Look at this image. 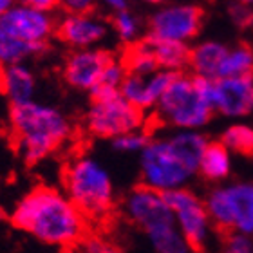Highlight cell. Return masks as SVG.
Listing matches in <instances>:
<instances>
[{"label":"cell","mask_w":253,"mask_h":253,"mask_svg":"<svg viewBox=\"0 0 253 253\" xmlns=\"http://www.w3.org/2000/svg\"><path fill=\"white\" fill-rule=\"evenodd\" d=\"M11 224L49 246L73 248L87 233V217L63 190L35 186L16 201Z\"/></svg>","instance_id":"obj_1"},{"label":"cell","mask_w":253,"mask_h":253,"mask_svg":"<svg viewBox=\"0 0 253 253\" xmlns=\"http://www.w3.org/2000/svg\"><path fill=\"white\" fill-rule=\"evenodd\" d=\"M208 141L203 132L192 130H169L152 136L137 156L139 185L159 194L190 188L197 177L201 156Z\"/></svg>","instance_id":"obj_2"},{"label":"cell","mask_w":253,"mask_h":253,"mask_svg":"<svg viewBox=\"0 0 253 253\" xmlns=\"http://www.w3.org/2000/svg\"><path fill=\"white\" fill-rule=\"evenodd\" d=\"M9 125L16 148L27 165L47 159L73 136V123L65 112L37 100L9 105Z\"/></svg>","instance_id":"obj_3"},{"label":"cell","mask_w":253,"mask_h":253,"mask_svg":"<svg viewBox=\"0 0 253 253\" xmlns=\"http://www.w3.org/2000/svg\"><path fill=\"white\" fill-rule=\"evenodd\" d=\"M210 84L211 80L190 73H177L154 107V120L169 130L203 132L213 118Z\"/></svg>","instance_id":"obj_4"},{"label":"cell","mask_w":253,"mask_h":253,"mask_svg":"<svg viewBox=\"0 0 253 253\" xmlns=\"http://www.w3.org/2000/svg\"><path fill=\"white\" fill-rule=\"evenodd\" d=\"M62 185L63 194L87 219H101L114 208V177L105 163L90 154H80L63 167Z\"/></svg>","instance_id":"obj_5"},{"label":"cell","mask_w":253,"mask_h":253,"mask_svg":"<svg viewBox=\"0 0 253 253\" xmlns=\"http://www.w3.org/2000/svg\"><path fill=\"white\" fill-rule=\"evenodd\" d=\"M89 98L84 125L92 137L112 141L114 137L141 130L147 125V114L130 105L120 94V89L98 85L89 92Z\"/></svg>","instance_id":"obj_6"},{"label":"cell","mask_w":253,"mask_h":253,"mask_svg":"<svg viewBox=\"0 0 253 253\" xmlns=\"http://www.w3.org/2000/svg\"><path fill=\"white\" fill-rule=\"evenodd\" d=\"M217 232L253 237V181H226L203 197Z\"/></svg>","instance_id":"obj_7"},{"label":"cell","mask_w":253,"mask_h":253,"mask_svg":"<svg viewBox=\"0 0 253 253\" xmlns=\"http://www.w3.org/2000/svg\"><path fill=\"white\" fill-rule=\"evenodd\" d=\"M205 26V9L190 2L161 4L147 16L145 38L159 42L190 43L199 37Z\"/></svg>","instance_id":"obj_8"},{"label":"cell","mask_w":253,"mask_h":253,"mask_svg":"<svg viewBox=\"0 0 253 253\" xmlns=\"http://www.w3.org/2000/svg\"><path fill=\"white\" fill-rule=\"evenodd\" d=\"M181 235L195 253L206 252L215 243L217 230L211 222L205 199L192 188H181L163 194Z\"/></svg>","instance_id":"obj_9"},{"label":"cell","mask_w":253,"mask_h":253,"mask_svg":"<svg viewBox=\"0 0 253 253\" xmlns=\"http://www.w3.org/2000/svg\"><path fill=\"white\" fill-rule=\"evenodd\" d=\"M0 26L18 42L47 49L56 29V18L51 13L35 9L29 2H15L0 18Z\"/></svg>","instance_id":"obj_10"},{"label":"cell","mask_w":253,"mask_h":253,"mask_svg":"<svg viewBox=\"0 0 253 253\" xmlns=\"http://www.w3.org/2000/svg\"><path fill=\"white\" fill-rule=\"evenodd\" d=\"M116 56L118 54L103 47L71 51L62 67L63 82L76 90L90 92L100 85L103 71Z\"/></svg>","instance_id":"obj_11"},{"label":"cell","mask_w":253,"mask_h":253,"mask_svg":"<svg viewBox=\"0 0 253 253\" xmlns=\"http://www.w3.org/2000/svg\"><path fill=\"white\" fill-rule=\"evenodd\" d=\"M210 105L213 114L243 120L253 112V76L211 80Z\"/></svg>","instance_id":"obj_12"},{"label":"cell","mask_w":253,"mask_h":253,"mask_svg":"<svg viewBox=\"0 0 253 253\" xmlns=\"http://www.w3.org/2000/svg\"><path fill=\"white\" fill-rule=\"evenodd\" d=\"M111 33V24L100 15H65L56 20L54 35L73 51L100 47Z\"/></svg>","instance_id":"obj_13"},{"label":"cell","mask_w":253,"mask_h":253,"mask_svg":"<svg viewBox=\"0 0 253 253\" xmlns=\"http://www.w3.org/2000/svg\"><path fill=\"white\" fill-rule=\"evenodd\" d=\"M123 213L126 221L137 230H143L158 221L172 219V211L167 205L165 195L143 185H137L126 192L123 197Z\"/></svg>","instance_id":"obj_14"},{"label":"cell","mask_w":253,"mask_h":253,"mask_svg":"<svg viewBox=\"0 0 253 253\" xmlns=\"http://www.w3.org/2000/svg\"><path fill=\"white\" fill-rule=\"evenodd\" d=\"M175 78V73L169 71H156L150 76H136L126 74L123 84L120 85V94L125 98L130 105L139 109L141 112H152L154 107L158 105L159 98L169 89L172 80Z\"/></svg>","instance_id":"obj_15"},{"label":"cell","mask_w":253,"mask_h":253,"mask_svg":"<svg viewBox=\"0 0 253 253\" xmlns=\"http://www.w3.org/2000/svg\"><path fill=\"white\" fill-rule=\"evenodd\" d=\"M230 43L219 38H205L190 45V74L206 80H217Z\"/></svg>","instance_id":"obj_16"},{"label":"cell","mask_w":253,"mask_h":253,"mask_svg":"<svg viewBox=\"0 0 253 253\" xmlns=\"http://www.w3.org/2000/svg\"><path fill=\"white\" fill-rule=\"evenodd\" d=\"M0 90L9 100V105L33 101L37 92V76L24 62L0 67Z\"/></svg>","instance_id":"obj_17"},{"label":"cell","mask_w":253,"mask_h":253,"mask_svg":"<svg viewBox=\"0 0 253 253\" xmlns=\"http://www.w3.org/2000/svg\"><path fill=\"white\" fill-rule=\"evenodd\" d=\"M152 253H195L172 219L158 221L141 230Z\"/></svg>","instance_id":"obj_18"},{"label":"cell","mask_w":253,"mask_h":253,"mask_svg":"<svg viewBox=\"0 0 253 253\" xmlns=\"http://www.w3.org/2000/svg\"><path fill=\"white\" fill-rule=\"evenodd\" d=\"M233 170V156L228 152V148L219 141H208V145L203 150L199 161V175L201 179L211 185L226 183Z\"/></svg>","instance_id":"obj_19"},{"label":"cell","mask_w":253,"mask_h":253,"mask_svg":"<svg viewBox=\"0 0 253 253\" xmlns=\"http://www.w3.org/2000/svg\"><path fill=\"white\" fill-rule=\"evenodd\" d=\"M148 43L152 45L154 56L161 71L175 74L186 73L190 62V45L179 42H159V40H148Z\"/></svg>","instance_id":"obj_20"},{"label":"cell","mask_w":253,"mask_h":253,"mask_svg":"<svg viewBox=\"0 0 253 253\" xmlns=\"http://www.w3.org/2000/svg\"><path fill=\"white\" fill-rule=\"evenodd\" d=\"M122 62L125 65L126 73L136 74V76H150L156 71H159L152 45L145 38L126 47L125 54L122 56Z\"/></svg>","instance_id":"obj_21"},{"label":"cell","mask_w":253,"mask_h":253,"mask_svg":"<svg viewBox=\"0 0 253 253\" xmlns=\"http://www.w3.org/2000/svg\"><path fill=\"white\" fill-rule=\"evenodd\" d=\"M237 76H253V47L246 42L230 43L228 54L219 73V78H237Z\"/></svg>","instance_id":"obj_22"},{"label":"cell","mask_w":253,"mask_h":253,"mask_svg":"<svg viewBox=\"0 0 253 253\" xmlns=\"http://www.w3.org/2000/svg\"><path fill=\"white\" fill-rule=\"evenodd\" d=\"M217 141L224 145L232 156H253V126L248 123H230L221 130Z\"/></svg>","instance_id":"obj_23"},{"label":"cell","mask_w":253,"mask_h":253,"mask_svg":"<svg viewBox=\"0 0 253 253\" xmlns=\"http://www.w3.org/2000/svg\"><path fill=\"white\" fill-rule=\"evenodd\" d=\"M111 29L114 31L118 40L122 43H125L126 47L145 38V35H143L145 33V22L141 20V16L137 15L136 11L132 9H126L122 11V13L112 15Z\"/></svg>","instance_id":"obj_24"},{"label":"cell","mask_w":253,"mask_h":253,"mask_svg":"<svg viewBox=\"0 0 253 253\" xmlns=\"http://www.w3.org/2000/svg\"><path fill=\"white\" fill-rule=\"evenodd\" d=\"M47 49L43 47H33L27 43H22L18 40L11 37L9 33H5L0 26V67L5 65H13V63H22L26 62L31 56H38V54L45 53Z\"/></svg>","instance_id":"obj_25"},{"label":"cell","mask_w":253,"mask_h":253,"mask_svg":"<svg viewBox=\"0 0 253 253\" xmlns=\"http://www.w3.org/2000/svg\"><path fill=\"white\" fill-rule=\"evenodd\" d=\"M150 134L147 132V128L134 132H126L123 136L114 137L111 141V147L114 152L118 154H128V156H139L145 150V147L150 141Z\"/></svg>","instance_id":"obj_26"},{"label":"cell","mask_w":253,"mask_h":253,"mask_svg":"<svg viewBox=\"0 0 253 253\" xmlns=\"http://www.w3.org/2000/svg\"><path fill=\"white\" fill-rule=\"evenodd\" d=\"M226 13L230 16V22L241 31L253 27V4L250 2H230Z\"/></svg>","instance_id":"obj_27"},{"label":"cell","mask_w":253,"mask_h":253,"mask_svg":"<svg viewBox=\"0 0 253 253\" xmlns=\"http://www.w3.org/2000/svg\"><path fill=\"white\" fill-rule=\"evenodd\" d=\"M73 253H123L112 241H107L98 235H85L76 246H73Z\"/></svg>","instance_id":"obj_28"},{"label":"cell","mask_w":253,"mask_h":253,"mask_svg":"<svg viewBox=\"0 0 253 253\" xmlns=\"http://www.w3.org/2000/svg\"><path fill=\"white\" fill-rule=\"evenodd\" d=\"M217 253H253V237L239 235V233H226L219 241Z\"/></svg>","instance_id":"obj_29"},{"label":"cell","mask_w":253,"mask_h":253,"mask_svg":"<svg viewBox=\"0 0 253 253\" xmlns=\"http://www.w3.org/2000/svg\"><path fill=\"white\" fill-rule=\"evenodd\" d=\"M126 69L123 65L122 58L116 56L103 71V76H101L100 85H105V87H112V89H120V85L123 84V80L126 76Z\"/></svg>","instance_id":"obj_30"},{"label":"cell","mask_w":253,"mask_h":253,"mask_svg":"<svg viewBox=\"0 0 253 253\" xmlns=\"http://www.w3.org/2000/svg\"><path fill=\"white\" fill-rule=\"evenodd\" d=\"M60 5L65 9L67 15H87L94 9V2L90 0H65Z\"/></svg>","instance_id":"obj_31"},{"label":"cell","mask_w":253,"mask_h":253,"mask_svg":"<svg viewBox=\"0 0 253 253\" xmlns=\"http://www.w3.org/2000/svg\"><path fill=\"white\" fill-rule=\"evenodd\" d=\"M27 2L35 9L43 11V13H51V15H53V11L60 5V2H56V0H27Z\"/></svg>","instance_id":"obj_32"},{"label":"cell","mask_w":253,"mask_h":253,"mask_svg":"<svg viewBox=\"0 0 253 253\" xmlns=\"http://www.w3.org/2000/svg\"><path fill=\"white\" fill-rule=\"evenodd\" d=\"M105 7L111 11L112 15H116V13H122V11L130 9V4H128L126 0H107Z\"/></svg>","instance_id":"obj_33"},{"label":"cell","mask_w":253,"mask_h":253,"mask_svg":"<svg viewBox=\"0 0 253 253\" xmlns=\"http://www.w3.org/2000/svg\"><path fill=\"white\" fill-rule=\"evenodd\" d=\"M13 4H15L13 0H0V18H2V16L7 13V9H9Z\"/></svg>","instance_id":"obj_34"},{"label":"cell","mask_w":253,"mask_h":253,"mask_svg":"<svg viewBox=\"0 0 253 253\" xmlns=\"http://www.w3.org/2000/svg\"><path fill=\"white\" fill-rule=\"evenodd\" d=\"M2 217H4V213H2V211H0V219H2Z\"/></svg>","instance_id":"obj_35"}]
</instances>
